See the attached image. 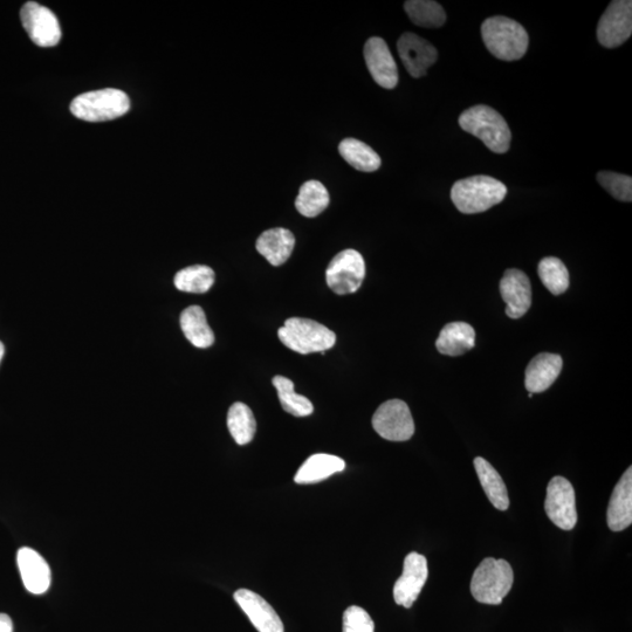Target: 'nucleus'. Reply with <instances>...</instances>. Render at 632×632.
<instances>
[{
    "instance_id": "f257e3e1",
    "label": "nucleus",
    "mask_w": 632,
    "mask_h": 632,
    "mask_svg": "<svg viewBox=\"0 0 632 632\" xmlns=\"http://www.w3.org/2000/svg\"><path fill=\"white\" fill-rule=\"evenodd\" d=\"M507 188L490 176H473L457 181L451 190V199L459 212L465 215L482 214L504 201Z\"/></svg>"
},
{
    "instance_id": "f03ea898",
    "label": "nucleus",
    "mask_w": 632,
    "mask_h": 632,
    "mask_svg": "<svg viewBox=\"0 0 632 632\" xmlns=\"http://www.w3.org/2000/svg\"><path fill=\"white\" fill-rule=\"evenodd\" d=\"M458 122L466 133L483 141L493 153L505 154L510 149V127L496 109L484 105L471 107L459 116Z\"/></svg>"
},
{
    "instance_id": "7ed1b4c3",
    "label": "nucleus",
    "mask_w": 632,
    "mask_h": 632,
    "mask_svg": "<svg viewBox=\"0 0 632 632\" xmlns=\"http://www.w3.org/2000/svg\"><path fill=\"white\" fill-rule=\"evenodd\" d=\"M484 44L494 57L515 61L525 56L530 38L524 27L506 17L486 19L482 25Z\"/></svg>"
},
{
    "instance_id": "20e7f679",
    "label": "nucleus",
    "mask_w": 632,
    "mask_h": 632,
    "mask_svg": "<svg viewBox=\"0 0 632 632\" xmlns=\"http://www.w3.org/2000/svg\"><path fill=\"white\" fill-rule=\"evenodd\" d=\"M513 569L506 560L487 558L474 570L471 593L479 603L499 606L511 592Z\"/></svg>"
},
{
    "instance_id": "39448f33",
    "label": "nucleus",
    "mask_w": 632,
    "mask_h": 632,
    "mask_svg": "<svg viewBox=\"0 0 632 632\" xmlns=\"http://www.w3.org/2000/svg\"><path fill=\"white\" fill-rule=\"evenodd\" d=\"M281 342L295 353L301 355L320 353L333 348L336 335L331 329L314 320L291 318L278 331Z\"/></svg>"
},
{
    "instance_id": "423d86ee",
    "label": "nucleus",
    "mask_w": 632,
    "mask_h": 632,
    "mask_svg": "<svg viewBox=\"0 0 632 632\" xmlns=\"http://www.w3.org/2000/svg\"><path fill=\"white\" fill-rule=\"evenodd\" d=\"M130 108L128 95L120 89L105 88L77 96L71 112L80 120L103 122L120 118Z\"/></svg>"
},
{
    "instance_id": "0eeeda50",
    "label": "nucleus",
    "mask_w": 632,
    "mask_h": 632,
    "mask_svg": "<svg viewBox=\"0 0 632 632\" xmlns=\"http://www.w3.org/2000/svg\"><path fill=\"white\" fill-rule=\"evenodd\" d=\"M366 278V263L360 252L345 250L335 256L326 271L327 285L338 295L353 294L360 290Z\"/></svg>"
},
{
    "instance_id": "6e6552de",
    "label": "nucleus",
    "mask_w": 632,
    "mask_h": 632,
    "mask_svg": "<svg viewBox=\"0 0 632 632\" xmlns=\"http://www.w3.org/2000/svg\"><path fill=\"white\" fill-rule=\"evenodd\" d=\"M373 428L390 442H407L415 434V422L408 404L390 400L380 405L373 416Z\"/></svg>"
},
{
    "instance_id": "1a4fd4ad",
    "label": "nucleus",
    "mask_w": 632,
    "mask_h": 632,
    "mask_svg": "<svg viewBox=\"0 0 632 632\" xmlns=\"http://www.w3.org/2000/svg\"><path fill=\"white\" fill-rule=\"evenodd\" d=\"M545 510L549 520L563 531H572L577 524L575 491L569 480L554 477L547 486Z\"/></svg>"
},
{
    "instance_id": "9d476101",
    "label": "nucleus",
    "mask_w": 632,
    "mask_h": 632,
    "mask_svg": "<svg viewBox=\"0 0 632 632\" xmlns=\"http://www.w3.org/2000/svg\"><path fill=\"white\" fill-rule=\"evenodd\" d=\"M632 2L615 0L608 6L597 25V39L603 47L621 46L631 37Z\"/></svg>"
},
{
    "instance_id": "9b49d317",
    "label": "nucleus",
    "mask_w": 632,
    "mask_h": 632,
    "mask_svg": "<svg viewBox=\"0 0 632 632\" xmlns=\"http://www.w3.org/2000/svg\"><path fill=\"white\" fill-rule=\"evenodd\" d=\"M20 18L34 44L40 47H52L59 44L63 36L59 20L46 6L36 2L26 3L20 11Z\"/></svg>"
},
{
    "instance_id": "f8f14e48",
    "label": "nucleus",
    "mask_w": 632,
    "mask_h": 632,
    "mask_svg": "<svg viewBox=\"0 0 632 632\" xmlns=\"http://www.w3.org/2000/svg\"><path fill=\"white\" fill-rule=\"evenodd\" d=\"M428 560L424 555L410 553L404 560L403 573L394 586V600L398 606L411 608L427 583Z\"/></svg>"
},
{
    "instance_id": "ddd939ff",
    "label": "nucleus",
    "mask_w": 632,
    "mask_h": 632,
    "mask_svg": "<svg viewBox=\"0 0 632 632\" xmlns=\"http://www.w3.org/2000/svg\"><path fill=\"white\" fill-rule=\"evenodd\" d=\"M397 51L412 78H422L436 64V47L415 33H404L397 41Z\"/></svg>"
},
{
    "instance_id": "4468645a",
    "label": "nucleus",
    "mask_w": 632,
    "mask_h": 632,
    "mask_svg": "<svg viewBox=\"0 0 632 632\" xmlns=\"http://www.w3.org/2000/svg\"><path fill=\"white\" fill-rule=\"evenodd\" d=\"M501 298L506 304V315L520 319L532 306V286L530 278L517 269L507 270L500 281Z\"/></svg>"
},
{
    "instance_id": "2eb2a0df",
    "label": "nucleus",
    "mask_w": 632,
    "mask_h": 632,
    "mask_svg": "<svg viewBox=\"0 0 632 632\" xmlns=\"http://www.w3.org/2000/svg\"><path fill=\"white\" fill-rule=\"evenodd\" d=\"M364 59L377 85L394 89L398 84L396 61L382 38H370L364 45Z\"/></svg>"
},
{
    "instance_id": "dca6fc26",
    "label": "nucleus",
    "mask_w": 632,
    "mask_h": 632,
    "mask_svg": "<svg viewBox=\"0 0 632 632\" xmlns=\"http://www.w3.org/2000/svg\"><path fill=\"white\" fill-rule=\"evenodd\" d=\"M233 597L259 632H285L283 621L263 597L249 589H239Z\"/></svg>"
},
{
    "instance_id": "f3484780",
    "label": "nucleus",
    "mask_w": 632,
    "mask_h": 632,
    "mask_svg": "<svg viewBox=\"0 0 632 632\" xmlns=\"http://www.w3.org/2000/svg\"><path fill=\"white\" fill-rule=\"evenodd\" d=\"M17 563L27 592L45 594L51 586V569L43 556L32 548L23 547L18 551Z\"/></svg>"
},
{
    "instance_id": "a211bd4d",
    "label": "nucleus",
    "mask_w": 632,
    "mask_h": 632,
    "mask_svg": "<svg viewBox=\"0 0 632 632\" xmlns=\"http://www.w3.org/2000/svg\"><path fill=\"white\" fill-rule=\"evenodd\" d=\"M563 361L558 354L541 353L528 364L525 386L528 393L540 394L551 388L562 372Z\"/></svg>"
},
{
    "instance_id": "6ab92c4d",
    "label": "nucleus",
    "mask_w": 632,
    "mask_h": 632,
    "mask_svg": "<svg viewBox=\"0 0 632 632\" xmlns=\"http://www.w3.org/2000/svg\"><path fill=\"white\" fill-rule=\"evenodd\" d=\"M608 527L613 532L627 530L632 524V469L624 472L615 486L607 512Z\"/></svg>"
},
{
    "instance_id": "aec40b11",
    "label": "nucleus",
    "mask_w": 632,
    "mask_h": 632,
    "mask_svg": "<svg viewBox=\"0 0 632 632\" xmlns=\"http://www.w3.org/2000/svg\"><path fill=\"white\" fill-rule=\"evenodd\" d=\"M295 238L286 229H271L261 233L257 240V251L273 266H281L290 259Z\"/></svg>"
},
{
    "instance_id": "412c9836",
    "label": "nucleus",
    "mask_w": 632,
    "mask_h": 632,
    "mask_svg": "<svg viewBox=\"0 0 632 632\" xmlns=\"http://www.w3.org/2000/svg\"><path fill=\"white\" fill-rule=\"evenodd\" d=\"M345 469V460L340 457L327 455V453H316L301 465L295 474L294 482L300 485L324 482L333 474L345 471Z\"/></svg>"
},
{
    "instance_id": "4be33fe9",
    "label": "nucleus",
    "mask_w": 632,
    "mask_h": 632,
    "mask_svg": "<svg viewBox=\"0 0 632 632\" xmlns=\"http://www.w3.org/2000/svg\"><path fill=\"white\" fill-rule=\"evenodd\" d=\"M476 346V332L466 322H450L439 333L436 347L439 353L460 356Z\"/></svg>"
},
{
    "instance_id": "5701e85b",
    "label": "nucleus",
    "mask_w": 632,
    "mask_h": 632,
    "mask_svg": "<svg viewBox=\"0 0 632 632\" xmlns=\"http://www.w3.org/2000/svg\"><path fill=\"white\" fill-rule=\"evenodd\" d=\"M473 464L479 482L482 484L483 490L491 504L499 511L508 510L510 498H508L506 484L498 471L482 457L474 459Z\"/></svg>"
},
{
    "instance_id": "b1692460",
    "label": "nucleus",
    "mask_w": 632,
    "mask_h": 632,
    "mask_svg": "<svg viewBox=\"0 0 632 632\" xmlns=\"http://www.w3.org/2000/svg\"><path fill=\"white\" fill-rule=\"evenodd\" d=\"M181 328L192 345L197 348H209L214 345L215 334L206 320L203 309L190 306L181 314Z\"/></svg>"
},
{
    "instance_id": "393cba45",
    "label": "nucleus",
    "mask_w": 632,
    "mask_h": 632,
    "mask_svg": "<svg viewBox=\"0 0 632 632\" xmlns=\"http://www.w3.org/2000/svg\"><path fill=\"white\" fill-rule=\"evenodd\" d=\"M340 155L349 166L363 173H374L382 164L381 157L368 144L356 139H345L339 146Z\"/></svg>"
},
{
    "instance_id": "a878e982",
    "label": "nucleus",
    "mask_w": 632,
    "mask_h": 632,
    "mask_svg": "<svg viewBox=\"0 0 632 632\" xmlns=\"http://www.w3.org/2000/svg\"><path fill=\"white\" fill-rule=\"evenodd\" d=\"M329 201L331 199L324 184L319 181H308L301 185L299 195L295 199V208L302 216L314 218L328 208Z\"/></svg>"
},
{
    "instance_id": "bb28decb",
    "label": "nucleus",
    "mask_w": 632,
    "mask_h": 632,
    "mask_svg": "<svg viewBox=\"0 0 632 632\" xmlns=\"http://www.w3.org/2000/svg\"><path fill=\"white\" fill-rule=\"evenodd\" d=\"M404 10L412 23L425 29H438L446 22V12L441 4L432 0H409Z\"/></svg>"
},
{
    "instance_id": "cd10ccee",
    "label": "nucleus",
    "mask_w": 632,
    "mask_h": 632,
    "mask_svg": "<svg viewBox=\"0 0 632 632\" xmlns=\"http://www.w3.org/2000/svg\"><path fill=\"white\" fill-rule=\"evenodd\" d=\"M228 428L238 445L251 443L257 431L252 410L242 402L233 404L228 414Z\"/></svg>"
},
{
    "instance_id": "c85d7f7f",
    "label": "nucleus",
    "mask_w": 632,
    "mask_h": 632,
    "mask_svg": "<svg viewBox=\"0 0 632 632\" xmlns=\"http://www.w3.org/2000/svg\"><path fill=\"white\" fill-rule=\"evenodd\" d=\"M274 388L277 389L281 407L294 417L311 416L314 407L307 397L299 395L294 391V383L284 376H276L272 380Z\"/></svg>"
},
{
    "instance_id": "c756f323",
    "label": "nucleus",
    "mask_w": 632,
    "mask_h": 632,
    "mask_svg": "<svg viewBox=\"0 0 632 632\" xmlns=\"http://www.w3.org/2000/svg\"><path fill=\"white\" fill-rule=\"evenodd\" d=\"M174 283L182 292L203 294L214 286L215 272L209 266H190L176 274Z\"/></svg>"
},
{
    "instance_id": "7c9ffc66",
    "label": "nucleus",
    "mask_w": 632,
    "mask_h": 632,
    "mask_svg": "<svg viewBox=\"0 0 632 632\" xmlns=\"http://www.w3.org/2000/svg\"><path fill=\"white\" fill-rule=\"evenodd\" d=\"M538 273L542 284L552 294L561 295L568 290L569 273L566 265L559 258L547 257L542 259Z\"/></svg>"
},
{
    "instance_id": "2f4dec72",
    "label": "nucleus",
    "mask_w": 632,
    "mask_h": 632,
    "mask_svg": "<svg viewBox=\"0 0 632 632\" xmlns=\"http://www.w3.org/2000/svg\"><path fill=\"white\" fill-rule=\"evenodd\" d=\"M597 181L618 201L631 202L632 178L630 176L601 171L597 174Z\"/></svg>"
},
{
    "instance_id": "473e14b6",
    "label": "nucleus",
    "mask_w": 632,
    "mask_h": 632,
    "mask_svg": "<svg viewBox=\"0 0 632 632\" xmlns=\"http://www.w3.org/2000/svg\"><path fill=\"white\" fill-rule=\"evenodd\" d=\"M343 632H375V623L366 610L352 606L343 614Z\"/></svg>"
},
{
    "instance_id": "72a5a7b5",
    "label": "nucleus",
    "mask_w": 632,
    "mask_h": 632,
    "mask_svg": "<svg viewBox=\"0 0 632 632\" xmlns=\"http://www.w3.org/2000/svg\"><path fill=\"white\" fill-rule=\"evenodd\" d=\"M0 632H13V623L9 615L0 614Z\"/></svg>"
},
{
    "instance_id": "f704fd0d",
    "label": "nucleus",
    "mask_w": 632,
    "mask_h": 632,
    "mask_svg": "<svg viewBox=\"0 0 632 632\" xmlns=\"http://www.w3.org/2000/svg\"><path fill=\"white\" fill-rule=\"evenodd\" d=\"M4 354H5V348H4L3 343L0 342V362H2Z\"/></svg>"
}]
</instances>
